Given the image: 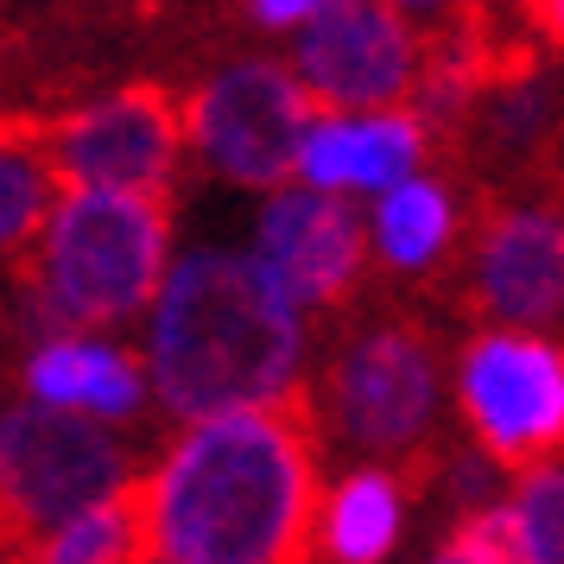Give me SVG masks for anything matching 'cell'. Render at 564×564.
<instances>
[{
	"label": "cell",
	"instance_id": "cell-1",
	"mask_svg": "<svg viewBox=\"0 0 564 564\" xmlns=\"http://www.w3.org/2000/svg\"><path fill=\"white\" fill-rule=\"evenodd\" d=\"M317 495L324 469L305 406L184 425L133 488L153 564H305Z\"/></svg>",
	"mask_w": 564,
	"mask_h": 564
},
{
	"label": "cell",
	"instance_id": "cell-2",
	"mask_svg": "<svg viewBox=\"0 0 564 564\" xmlns=\"http://www.w3.org/2000/svg\"><path fill=\"white\" fill-rule=\"evenodd\" d=\"M140 368L178 432L229 412H285L305 400L311 317L285 305L241 248L197 241L140 317Z\"/></svg>",
	"mask_w": 564,
	"mask_h": 564
},
{
	"label": "cell",
	"instance_id": "cell-3",
	"mask_svg": "<svg viewBox=\"0 0 564 564\" xmlns=\"http://www.w3.org/2000/svg\"><path fill=\"white\" fill-rule=\"evenodd\" d=\"M178 260V223L165 197L57 191L26 254V317L39 336L140 324Z\"/></svg>",
	"mask_w": 564,
	"mask_h": 564
},
{
	"label": "cell",
	"instance_id": "cell-4",
	"mask_svg": "<svg viewBox=\"0 0 564 564\" xmlns=\"http://www.w3.org/2000/svg\"><path fill=\"white\" fill-rule=\"evenodd\" d=\"M451 400V368L437 343L412 317H375L336 343L324 368V432L356 463L425 457L437 419Z\"/></svg>",
	"mask_w": 564,
	"mask_h": 564
},
{
	"label": "cell",
	"instance_id": "cell-5",
	"mask_svg": "<svg viewBox=\"0 0 564 564\" xmlns=\"http://www.w3.org/2000/svg\"><path fill=\"white\" fill-rule=\"evenodd\" d=\"M140 488V457L121 432L32 400H0V545L20 552L89 508Z\"/></svg>",
	"mask_w": 564,
	"mask_h": 564
},
{
	"label": "cell",
	"instance_id": "cell-6",
	"mask_svg": "<svg viewBox=\"0 0 564 564\" xmlns=\"http://www.w3.org/2000/svg\"><path fill=\"white\" fill-rule=\"evenodd\" d=\"M311 96L292 64L267 52L223 57L184 96V147L235 191H285L299 165V140L311 128Z\"/></svg>",
	"mask_w": 564,
	"mask_h": 564
},
{
	"label": "cell",
	"instance_id": "cell-7",
	"mask_svg": "<svg viewBox=\"0 0 564 564\" xmlns=\"http://www.w3.org/2000/svg\"><path fill=\"white\" fill-rule=\"evenodd\" d=\"M451 400L469 444L508 476L564 457V336L469 330L451 361Z\"/></svg>",
	"mask_w": 564,
	"mask_h": 564
},
{
	"label": "cell",
	"instance_id": "cell-8",
	"mask_svg": "<svg viewBox=\"0 0 564 564\" xmlns=\"http://www.w3.org/2000/svg\"><path fill=\"white\" fill-rule=\"evenodd\" d=\"M184 102L159 83H121L64 108L45 128L57 191H108V197H165L184 172Z\"/></svg>",
	"mask_w": 564,
	"mask_h": 564
},
{
	"label": "cell",
	"instance_id": "cell-9",
	"mask_svg": "<svg viewBox=\"0 0 564 564\" xmlns=\"http://www.w3.org/2000/svg\"><path fill=\"white\" fill-rule=\"evenodd\" d=\"M285 64L317 115L412 108L425 70V32L387 0H324V13L292 39Z\"/></svg>",
	"mask_w": 564,
	"mask_h": 564
},
{
	"label": "cell",
	"instance_id": "cell-10",
	"mask_svg": "<svg viewBox=\"0 0 564 564\" xmlns=\"http://www.w3.org/2000/svg\"><path fill=\"white\" fill-rule=\"evenodd\" d=\"M241 254L254 260L260 280L273 285L299 317L336 311L361 285V273H368L361 204H343V197L305 191V184L267 191Z\"/></svg>",
	"mask_w": 564,
	"mask_h": 564
},
{
	"label": "cell",
	"instance_id": "cell-11",
	"mask_svg": "<svg viewBox=\"0 0 564 564\" xmlns=\"http://www.w3.org/2000/svg\"><path fill=\"white\" fill-rule=\"evenodd\" d=\"M463 292L482 330L558 336L564 324V204L520 197L488 209L469 235Z\"/></svg>",
	"mask_w": 564,
	"mask_h": 564
},
{
	"label": "cell",
	"instance_id": "cell-12",
	"mask_svg": "<svg viewBox=\"0 0 564 564\" xmlns=\"http://www.w3.org/2000/svg\"><path fill=\"white\" fill-rule=\"evenodd\" d=\"M432 128L412 108H381V115H311L299 140L292 184L343 197V204H375L393 184L432 172Z\"/></svg>",
	"mask_w": 564,
	"mask_h": 564
},
{
	"label": "cell",
	"instance_id": "cell-13",
	"mask_svg": "<svg viewBox=\"0 0 564 564\" xmlns=\"http://www.w3.org/2000/svg\"><path fill=\"white\" fill-rule=\"evenodd\" d=\"M13 375H20V400H32L45 412L89 419L102 432H128V425H140L153 412L147 368L115 336H89V330L32 336Z\"/></svg>",
	"mask_w": 564,
	"mask_h": 564
},
{
	"label": "cell",
	"instance_id": "cell-14",
	"mask_svg": "<svg viewBox=\"0 0 564 564\" xmlns=\"http://www.w3.org/2000/svg\"><path fill=\"white\" fill-rule=\"evenodd\" d=\"M412 527V488L393 463H349L324 476L317 520H311V558L324 564H393Z\"/></svg>",
	"mask_w": 564,
	"mask_h": 564
},
{
	"label": "cell",
	"instance_id": "cell-15",
	"mask_svg": "<svg viewBox=\"0 0 564 564\" xmlns=\"http://www.w3.org/2000/svg\"><path fill=\"white\" fill-rule=\"evenodd\" d=\"M361 229H368V260L387 267L393 280H425L463 241V197L444 172H419V178L393 184L387 197L361 204Z\"/></svg>",
	"mask_w": 564,
	"mask_h": 564
},
{
	"label": "cell",
	"instance_id": "cell-16",
	"mask_svg": "<svg viewBox=\"0 0 564 564\" xmlns=\"http://www.w3.org/2000/svg\"><path fill=\"white\" fill-rule=\"evenodd\" d=\"M495 70H501V57H495L482 26L463 20V26L425 32V70H419V89H412V115L432 128V140L451 128H469Z\"/></svg>",
	"mask_w": 564,
	"mask_h": 564
},
{
	"label": "cell",
	"instance_id": "cell-17",
	"mask_svg": "<svg viewBox=\"0 0 564 564\" xmlns=\"http://www.w3.org/2000/svg\"><path fill=\"white\" fill-rule=\"evenodd\" d=\"M469 128H482V140L495 153L533 159L564 128V77L552 64H527V57L520 64H501Z\"/></svg>",
	"mask_w": 564,
	"mask_h": 564
},
{
	"label": "cell",
	"instance_id": "cell-18",
	"mask_svg": "<svg viewBox=\"0 0 564 564\" xmlns=\"http://www.w3.org/2000/svg\"><path fill=\"white\" fill-rule=\"evenodd\" d=\"M52 204H57V178L52 159H45V128L0 121V260L32 254Z\"/></svg>",
	"mask_w": 564,
	"mask_h": 564
},
{
	"label": "cell",
	"instance_id": "cell-19",
	"mask_svg": "<svg viewBox=\"0 0 564 564\" xmlns=\"http://www.w3.org/2000/svg\"><path fill=\"white\" fill-rule=\"evenodd\" d=\"M13 564H147V527H140V501L121 495L108 508H89L77 520L52 527L13 552Z\"/></svg>",
	"mask_w": 564,
	"mask_h": 564
},
{
	"label": "cell",
	"instance_id": "cell-20",
	"mask_svg": "<svg viewBox=\"0 0 564 564\" xmlns=\"http://www.w3.org/2000/svg\"><path fill=\"white\" fill-rule=\"evenodd\" d=\"M495 527L520 564H564V457L513 469Z\"/></svg>",
	"mask_w": 564,
	"mask_h": 564
},
{
	"label": "cell",
	"instance_id": "cell-21",
	"mask_svg": "<svg viewBox=\"0 0 564 564\" xmlns=\"http://www.w3.org/2000/svg\"><path fill=\"white\" fill-rule=\"evenodd\" d=\"M508 469L495 457H482L476 444H463V451H451L444 457V476H437V488L451 495V508H457V520H482V513L501 508V495H508Z\"/></svg>",
	"mask_w": 564,
	"mask_h": 564
},
{
	"label": "cell",
	"instance_id": "cell-22",
	"mask_svg": "<svg viewBox=\"0 0 564 564\" xmlns=\"http://www.w3.org/2000/svg\"><path fill=\"white\" fill-rule=\"evenodd\" d=\"M425 564H520V558L508 552L495 513H482V520H457V527L425 552Z\"/></svg>",
	"mask_w": 564,
	"mask_h": 564
},
{
	"label": "cell",
	"instance_id": "cell-23",
	"mask_svg": "<svg viewBox=\"0 0 564 564\" xmlns=\"http://www.w3.org/2000/svg\"><path fill=\"white\" fill-rule=\"evenodd\" d=\"M317 13H324V0H248L241 7V20L254 32H280V39H299Z\"/></svg>",
	"mask_w": 564,
	"mask_h": 564
},
{
	"label": "cell",
	"instance_id": "cell-24",
	"mask_svg": "<svg viewBox=\"0 0 564 564\" xmlns=\"http://www.w3.org/2000/svg\"><path fill=\"white\" fill-rule=\"evenodd\" d=\"M533 32L552 45V52H564V0H545V7H533Z\"/></svg>",
	"mask_w": 564,
	"mask_h": 564
},
{
	"label": "cell",
	"instance_id": "cell-25",
	"mask_svg": "<svg viewBox=\"0 0 564 564\" xmlns=\"http://www.w3.org/2000/svg\"><path fill=\"white\" fill-rule=\"evenodd\" d=\"M147 564H153V558H147Z\"/></svg>",
	"mask_w": 564,
	"mask_h": 564
}]
</instances>
